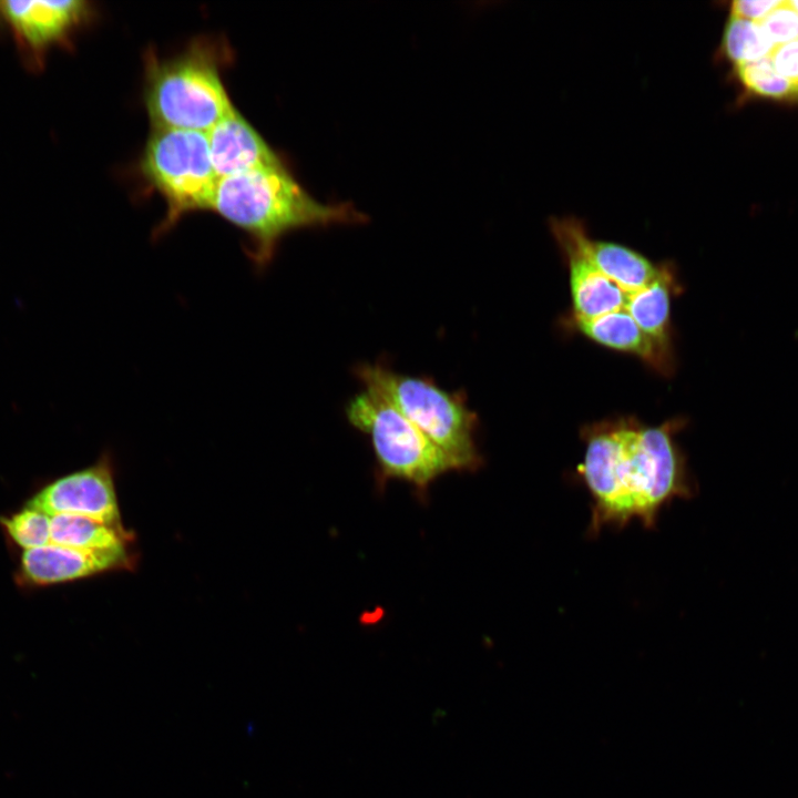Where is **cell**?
<instances>
[{
    "label": "cell",
    "mask_w": 798,
    "mask_h": 798,
    "mask_svg": "<svg viewBox=\"0 0 798 798\" xmlns=\"http://www.w3.org/2000/svg\"><path fill=\"white\" fill-rule=\"evenodd\" d=\"M577 478L591 498L587 534L632 521L654 529L662 509L689 499L695 487L667 426L617 423L585 433Z\"/></svg>",
    "instance_id": "obj_1"
},
{
    "label": "cell",
    "mask_w": 798,
    "mask_h": 798,
    "mask_svg": "<svg viewBox=\"0 0 798 798\" xmlns=\"http://www.w3.org/2000/svg\"><path fill=\"white\" fill-rule=\"evenodd\" d=\"M212 211L247 235L246 254L259 272L273 260L279 241L293 231L367 221L352 204L316 201L284 164L219 178Z\"/></svg>",
    "instance_id": "obj_2"
},
{
    "label": "cell",
    "mask_w": 798,
    "mask_h": 798,
    "mask_svg": "<svg viewBox=\"0 0 798 798\" xmlns=\"http://www.w3.org/2000/svg\"><path fill=\"white\" fill-rule=\"evenodd\" d=\"M355 376L441 448L458 471L480 467L482 459L475 443L479 420L462 391L444 389L430 377L398 372L381 362L359 365Z\"/></svg>",
    "instance_id": "obj_3"
},
{
    "label": "cell",
    "mask_w": 798,
    "mask_h": 798,
    "mask_svg": "<svg viewBox=\"0 0 798 798\" xmlns=\"http://www.w3.org/2000/svg\"><path fill=\"white\" fill-rule=\"evenodd\" d=\"M213 45L195 42L165 61H150L145 105L153 129L207 133L234 106L222 82Z\"/></svg>",
    "instance_id": "obj_4"
},
{
    "label": "cell",
    "mask_w": 798,
    "mask_h": 798,
    "mask_svg": "<svg viewBox=\"0 0 798 798\" xmlns=\"http://www.w3.org/2000/svg\"><path fill=\"white\" fill-rule=\"evenodd\" d=\"M347 421L371 443L382 479L406 481L424 491L458 471L452 459L378 391L364 387L346 403Z\"/></svg>",
    "instance_id": "obj_5"
},
{
    "label": "cell",
    "mask_w": 798,
    "mask_h": 798,
    "mask_svg": "<svg viewBox=\"0 0 798 798\" xmlns=\"http://www.w3.org/2000/svg\"><path fill=\"white\" fill-rule=\"evenodd\" d=\"M141 170L167 205L166 216L155 229L157 236L186 214L212 211L219 178L212 164L206 133L153 129Z\"/></svg>",
    "instance_id": "obj_6"
},
{
    "label": "cell",
    "mask_w": 798,
    "mask_h": 798,
    "mask_svg": "<svg viewBox=\"0 0 798 798\" xmlns=\"http://www.w3.org/2000/svg\"><path fill=\"white\" fill-rule=\"evenodd\" d=\"M27 507L50 516L73 514L112 525H123L110 454L104 453L92 466L51 482L34 494Z\"/></svg>",
    "instance_id": "obj_7"
},
{
    "label": "cell",
    "mask_w": 798,
    "mask_h": 798,
    "mask_svg": "<svg viewBox=\"0 0 798 798\" xmlns=\"http://www.w3.org/2000/svg\"><path fill=\"white\" fill-rule=\"evenodd\" d=\"M550 227L567 258L575 319L623 310L627 294L586 255L583 242L587 233L583 223L574 217H556L550 221Z\"/></svg>",
    "instance_id": "obj_8"
},
{
    "label": "cell",
    "mask_w": 798,
    "mask_h": 798,
    "mask_svg": "<svg viewBox=\"0 0 798 798\" xmlns=\"http://www.w3.org/2000/svg\"><path fill=\"white\" fill-rule=\"evenodd\" d=\"M134 561L131 548L90 551L50 543L25 550L21 556V569L30 582L49 585L131 569Z\"/></svg>",
    "instance_id": "obj_9"
},
{
    "label": "cell",
    "mask_w": 798,
    "mask_h": 798,
    "mask_svg": "<svg viewBox=\"0 0 798 798\" xmlns=\"http://www.w3.org/2000/svg\"><path fill=\"white\" fill-rule=\"evenodd\" d=\"M206 134L212 164L218 178L283 164L235 108Z\"/></svg>",
    "instance_id": "obj_10"
},
{
    "label": "cell",
    "mask_w": 798,
    "mask_h": 798,
    "mask_svg": "<svg viewBox=\"0 0 798 798\" xmlns=\"http://www.w3.org/2000/svg\"><path fill=\"white\" fill-rule=\"evenodd\" d=\"M85 11L86 3L79 0L0 1V13L32 45L60 38Z\"/></svg>",
    "instance_id": "obj_11"
},
{
    "label": "cell",
    "mask_w": 798,
    "mask_h": 798,
    "mask_svg": "<svg viewBox=\"0 0 798 798\" xmlns=\"http://www.w3.org/2000/svg\"><path fill=\"white\" fill-rule=\"evenodd\" d=\"M575 323L600 345L636 355L657 369L667 366V346L647 335L624 309Z\"/></svg>",
    "instance_id": "obj_12"
},
{
    "label": "cell",
    "mask_w": 798,
    "mask_h": 798,
    "mask_svg": "<svg viewBox=\"0 0 798 798\" xmlns=\"http://www.w3.org/2000/svg\"><path fill=\"white\" fill-rule=\"evenodd\" d=\"M583 245L595 266L626 294L647 287L662 272L642 254L622 244L596 241L586 234Z\"/></svg>",
    "instance_id": "obj_13"
},
{
    "label": "cell",
    "mask_w": 798,
    "mask_h": 798,
    "mask_svg": "<svg viewBox=\"0 0 798 798\" xmlns=\"http://www.w3.org/2000/svg\"><path fill=\"white\" fill-rule=\"evenodd\" d=\"M133 534L123 525H112L73 514L51 516V543L90 551L130 548Z\"/></svg>",
    "instance_id": "obj_14"
},
{
    "label": "cell",
    "mask_w": 798,
    "mask_h": 798,
    "mask_svg": "<svg viewBox=\"0 0 798 798\" xmlns=\"http://www.w3.org/2000/svg\"><path fill=\"white\" fill-rule=\"evenodd\" d=\"M624 310L652 338L667 346L669 282L662 270L647 287L627 294Z\"/></svg>",
    "instance_id": "obj_15"
},
{
    "label": "cell",
    "mask_w": 798,
    "mask_h": 798,
    "mask_svg": "<svg viewBox=\"0 0 798 798\" xmlns=\"http://www.w3.org/2000/svg\"><path fill=\"white\" fill-rule=\"evenodd\" d=\"M773 49L759 23L729 16L719 52L734 66L768 58Z\"/></svg>",
    "instance_id": "obj_16"
},
{
    "label": "cell",
    "mask_w": 798,
    "mask_h": 798,
    "mask_svg": "<svg viewBox=\"0 0 798 798\" xmlns=\"http://www.w3.org/2000/svg\"><path fill=\"white\" fill-rule=\"evenodd\" d=\"M734 73L750 95L798 105V85L782 76L769 58L734 66Z\"/></svg>",
    "instance_id": "obj_17"
},
{
    "label": "cell",
    "mask_w": 798,
    "mask_h": 798,
    "mask_svg": "<svg viewBox=\"0 0 798 798\" xmlns=\"http://www.w3.org/2000/svg\"><path fill=\"white\" fill-rule=\"evenodd\" d=\"M1 523L24 551L51 543V516L42 511L25 507L11 516L1 518Z\"/></svg>",
    "instance_id": "obj_18"
},
{
    "label": "cell",
    "mask_w": 798,
    "mask_h": 798,
    "mask_svg": "<svg viewBox=\"0 0 798 798\" xmlns=\"http://www.w3.org/2000/svg\"><path fill=\"white\" fill-rule=\"evenodd\" d=\"M759 24L774 47L798 40V13L789 0H782Z\"/></svg>",
    "instance_id": "obj_19"
},
{
    "label": "cell",
    "mask_w": 798,
    "mask_h": 798,
    "mask_svg": "<svg viewBox=\"0 0 798 798\" xmlns=\"http://www.w3.org/2000/svg\"><path fill=\"white\" fill-rule=\"evenodd\" d=\"M768 58L782 76L798 85V40L774 47Z\"/></svg>",
    "instance_id": "obj_20"
},
{
    "label": "cell",
    "mask_w": 798,
    "mask_h": 798,
    "mask_svg": "<svg viewBox=\"0 0 798 798\" xmlns=\"http://www.w3.org/2000/svg\"><path fill=\"white\" fill-rule=\"evenodd\" d=\"M782 0H736L730 3V14L756 23L761 22Z\"/></svg>",
    "instance_id": "obj_21"
},
{
    "label": "cell",
    "mask_w": 798,
    "mask_h": 798,
    "mask_svg": "<svg viewBox=\"0 0 798 798\" xmlns=\"http://www.w3.org/2000/svg\"><path fill=\"white\" fill-rule=\"evenodd\" d=\"M790 6L798 13V0H789Z\"/></svg>",
    "instance_id": "obj_22"
}]
</instances>
